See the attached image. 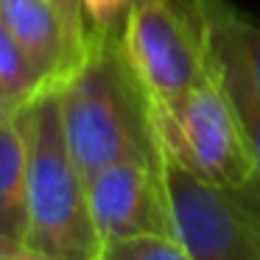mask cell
Here are the masks:
<instances>
[{
  "instance_id": "6da1fadb",
  "label": "cell",
  "mask_w": 260,
  "mask_h": 260,
  "mask_svg": "<svg viewBox=\"0 0 260 260\" xmlns=\"http://www.w3.org/2000/svg\"><path fill=\"white\" fill-rule=\"evenodd\" d=\"M120 25H95L84 53L56 84L64 137L84 179L129 157H154L151 98L132 70Z\"/></svg>"
},
{
  "instance_id": "7a4b0ae2",
  "label": "cell",
  "mask_w": 260,
  "mask_h": 260,
  "mask_svg": "<svg viewBox=\"0 0 260 260\" xmlns=\"http://www.w3.org/2000/svg\"><path fill=\"white\" fill-rule=\"evenodd\" d=\"M28 157V241L64 260H104L87 179L64 137L56 84H48L14 112Z\"/></svg>"
},
{
  "instance_id": "3957f363",
  "label": "cell",
  "mask_w": 260,
  "mask_h": 260,
  "mask_svg": "<svg viewBox=\"0 0 260 260\" xmlns=\"http://www.w3.org/2000/svg\"><path fill=\"white\" fill-rule=\"evenodd\" d=\"M151 120L159 146L202 179L235 193L260 179L246 132L215 68L182 95L151 101Z\"/></svg>"
},
{
  "instance_id": "277c9868",
  "label": "cell",
  "mask_w": 260,
  "mask_h": 260,
  "mask_svg": "<svg viewBox=\"0 0 260 260\" xmlns=\"http://www.w3.org/2000/svg\"><path fill=\"white\" fill-rule=\"evenodd\" d=\"M120 40L151 101H171L215 68L210 25L196 0H132Z\"/></svg>"
},
{
  "instance_id": "5b68a950",
  "label": "cell",
  "mask_w": 260,
  "mask_h": 260,
  "mask_svg": "<svg viewBox=\"0 0 260 260\" xmlns=\"http://www.w3.org/2000/svg\"><path fill=\"white\" fill-rule=\"evenodd\" d=\"M171 207V235L193 260H260V221L235 190L218 187L176 162L157 143Z\"/></svg>"
},
{
  "instance_id": "8992f818",
  "label": "cell",
  "mask_w": 260,
  "mask_h": 260,
  "mask_svg": "<svg viewBox=\"0 0 260 260\" xmlns=\"http://www.w3.org/2000/svg\"><path fill=\"white\" fill-rule=\"evenodd\" d=\"M87 196L104 246L140 235H171V207L159 154L129 157L87 179Z\"/></svg>"
},
{
  "instance_id": "52a82bcc",
  "label": "cell",
  "mask_w": 260,
  "mask_h": 260,
  "mask_svg": "<svg viewBox=\"0 0 260 260\" xmlns=\"http://www.w3.org/2000/svg\"><path fill=\"white\" fill-rule=\"evenodd\" d=\"M0 17L45 84H59L79 62V51L53 0H3Z\"/></svg>"
},
{
  "instance_id": "ba28073f",
  "label": "cell",
  "mask_w": 260,
  "mask_h": 260,
  "mask_svg": "<svg viewBox=\"0 0 260 260\" xmlns=\"http://www.w3.org/2000/svg\"><path fill=\"white\" fill-rule=\"evenodd\" d=\"M28 157L17 118L0 123V238L28 241Z\"/></svg>"
},
{
  "instance_id": "9c48e42d",
  "label": "cell",
  "mask_w": 260,
  "mask_h": 260,
  "mask_svg": "<svg viewBox=\"0 0 260 260\" xmlns=\"http://www.w3.org/2000/svg\"><path fill=\"white\" fill-rule=\"evenodd\" d=\"M213 37L243 64L252 81L260 87V23L243 17L226 0H196Z\"/></svg>"
},
{
  "instance_id": "30bf717a",
  "label": "cell",
  "mask_w": 260,
  "mask_h": 260,
  "mask_svg": "<svg viewBox=\"0 0 260 260\" xmlns=\"http://www.w3.org/2000/svg\"><path fill=\"white\" fill-rule=\"evenodd\" d=\"M213 48H215V70H218V79L224 84L226 95H230L232 107H235L238 118H241V126L246 132L249 151L254 157L257 176H260V87L254 84L252 76L243 70V64L215 37H213Z\"/></svg>"
},
{
  "instance_id": "8fae6325",
  "label": "cell",
  "mask_w": 260,
  "mask_h": 260,
  "mask_svg": "<svg viewBox=\"0 0 260 260\" xmlns=\"http://www.w3.org/2000/svg\"><path fill=\"white\" fill-rule=\"evenodd\" d=\"M42 87L48 84L37 76V70L31 68V62L25 59V53L20 51L12 31L0 17V95H3V101L12 107V112H17Z\"/></svg>"
},
{
  "instance_id": "7c38bea8",
  "label": "cell",
  "mask_w": 260,
  "mask_h": 260,
  "mask_svg": "<svg viewBox=\"0 0 260 260\" xmlns=\"http://www.w3.org/2000/svg\"><path fill=\"white\" fill-rule=\"evenodd\" d=\"M104 260H193L174 235H140L104 246Z\"/></svg>"
},
{
  "instance_id": "4fadbf2b",
  "label": "cell",
  "mask_w": 260,
  "mask_h": 260,
  "mask_svg": "<svg viewBox=\"0 0 260 260\" xmlns=\"http://www.w3.org/2000/svg\"><path fill=\"white\" fill-rule=\"evenodd\" d=\"M53 6L59 9L64 25H68L70 40H73L76 51H79V56H81L87 42H90V37H92V28H95L90 14H87V9H84V0H53Z\"/></svg>"
},
{
  "instance_id": "5bb4252c",
  "label": "cell",
  "mask_w": 260,
  "mask_h": 260,
  "mask_svg": "<svg viewBox=\"0 0 260 260\" xmlns=\"http://www.w3.org/2000/svg\"><path fill=\"white\" fill-rule=\"evenodd\" d=\"M129 3L132 0H84V9L92 25H115L123 20Z\"/></svg>"
},
{
  "instance_id": "9a60e30c",
  "label": "cell",
  "mask_w": 260,
  "mask_h": 260,
  "mask_svg": "<svg viewBox=\"0 0 260 260\" xmlns=\"http://www.w3.org/2000/svg\"><path fill=\"white\" fill-rule=\"evenodd\" d=\"M0 260H64V257L42 252V249L31 246L25 241H6V238H0Z\"/></svg>"
},
{
  "instance_id": "2e32d148",
  "label": "cell",
  "mask_w": 260,
  "mask_h": 260,
  "mask_svg": "<svg viewBox=\"0 0 260 260\" xmlns=\"http://www.w3.org/2000/svg\"><path fill=\"white\" fill-rule=\"evenodd\" d=\"M243 199H246L249 204H252V210H254V215H257V221H260V179L254 182L252 187H246V190H238Z\"/></svg>"
},
{
  "instance_id": "e0dca14e",
  "label": "cell",
  "mask_w": 260,
  "mask_h": 260,
  "mask_svg": "<svg viewBox=\"0 0 260 260\" xmlns=\"http://www.w3.org/2000/svg\"><path fill=\"white\" fill-rule=\"evenodd\" d=\"M12 107H9V104L6 101H3V95H0V123H3V120H6V118H12Z\"/></svg>"
},
{
  "instance_id": "ac0fdd59",
  "label": "cell",
  "mask_w": 260,
  "mask_h": 260,
  "mask_svg": "<svg viewBox=\"0 0 260 260\" xmlns=\"http://www.w3.org/2000/svg\"><path fill=\"white\" fill-rule=\"evenodd\" d=\"M0 9H3V0H0Z\"/></svg>"
}]
</instances>
